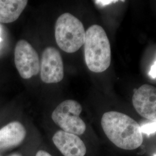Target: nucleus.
<instances>
[{
  "label": "nucleus",
  "mask_w": 156,
  "mask_h": 156,
  "mask_svg": "<svg viewBox=\"0 0 156 156\" xmlns=\"http://www.w3.org/2000/svg\"><path fill=\"white\" fill-rule=\"evenodd\" d=\"M41 78L45 83H56L64 78V66L62 56L55 48L45 49L42 56Z\"/></svg>",
  "instance_id": "obj_6"
},
{
  "label": "nucleus",
  "mask_w": 156,
  "mask_h": 156,
  "mask_svg": "<svg viewBox=\"0 0 156 156\" xmlns=\"http://www.w3.org/2000/svg\"><path fill=\"white\" fill-rule=\"evenodd\" d=\"M82 111L81 105L76 101L67 100L60 103L53 111L51 119L62 130L80 135L86 129V124L79 117Z\"/></svg>",
  "instance_id": "obj_4"
},
{
  "label": "nucleus",
  "mask_w": 156,
  "mask_h": 156,
  "mask_svg": "<svg viewBox=\"0 0 156 156\" xmlns=\"http://www.w3.org/2000/svg\"><path fill=\"white\" fill-rule=\"evenodd\" d=\"M84 59L93 73L104 72L111 62V45L104 29L99 25L90 26L86 31Z\"/></svg>",
  "instance_id": "obj_2"
},
{
  "label": "nucleus",
  "mask_w": 156,
  "mask_h": 156,
  "mask_svg": "<svg viewBox=\"0 0 156 156\" xmlns=\"http://www.w3.org/2000/svg\"><path fill=\"white\" fill-rule=\"evenodd\" d=\"M0 33H1V30H0ZM1 41H2V39H1V37H0V42H1Z\"/></svg>",
  "instance_id": "obj_16"
},
{
  "label": "nucleus",
  "mask_w": 156,
  "mask_h": 156,
  "mask_svg": "<svg viewBox=\"0 0 156 156\" xmlns=\"http://www.w3.org/2000/svg\"><path fill=\"white\" fill-rule=\"evenodd\" d=\"M95 3L98 5L100 6H105L116 3L119 2V1H113V0H100V1H95Z\"/></svg>",
  "instance_id": "obj_12"
},
{
  "label": "nucleus",
  "mask_w": 156,
  "mask_h": 156,
  "mask_svg": "<svg viewBox=\"0 0 156 156\" xmlns=\"http://www.w3.org/2000/svg\"><path fill=\"white\" fill-rule=\"evenodd\" d=\"M141 129L142 133L145 134H150L154 133L156 131V122H151V123L145 124L141 127Z\"/></svg>",
  "instance_id": "obj_11"
},
{
  "label": "nucleus",
  "mask_w": 156,
  "mask_h": 156,
  "mask_svg": "<svg viewBox=\"0 0 156 156\" xmlns=\"http://www.w3.org/2000/svg\"><path fill=\"white\" fill-rule=\"evenodd\" d=\"M133 104L142 117L156 122V87L145 84L134 93Z\"/></svg>",
  "instance_id": "obj_7"
},
{
  "label": "nucleus",
  "mask_w": 156,
  "mask_h": 156,
  "mask_svg": "<svg viewBox=\"0 0 156 156\" xmlns=\"http://www.w3.org/2000/svg\"><path fill=\"white\" fill-rule=\"evenodd\" d=\"M86 31L77 17L69 13L59 17L55 25V38L58 47L68 53L78 51L84 45Z\"/></svg>",
  "instance_id": "obj_3"
},
{
  "label": "nucleus",
  "mask_w": 156,
  "mask_h": 156,
  "mask_svg": "<svg viewBox=\"0 0 156 156\" xmlns=\"http://www.w3.org/2000/svg\"><path fill=\"white\" fill-rule=\"evenodd\" d=\"M15 63L20 76L28 79L39 73V56L37 51L26 40L17 42L15 49Z\"/></svg>",
  "instance_id": "obj_5"
},
{
  "label": "nucleus",
  "mask_w": 156,
  "mask_h": 156,
  "mask_svg": "<svg viewBox=\"0 0 156 156\" xmlns=\"http://www.w3.org/2000/svg\"><path fill=\"white\" fill-rule=\"evenodd\" d=\"M26 136V130L22 123H9L0 129V150L19 145Z\"/></svg>",
  "instance_id": "obj_9"
},
{
  "label": "nucleus",
  "mask_w": 156,
  "mask_h": 156,
  "mask_svg": "<svg viewBox=\"0 0 156 156\" xmlns=\"http://www.w3.org/2000/svg\"></svg>",
  "instance_id": "obj_17"
},
{
  "label": "nucleus",
  "mask_w": 156,
  "mask_h": 156,
  "mask_svg": "<svg viewBox=\"0 0 156 156\" xmlns=\"http://www.w3.org/2000/svg\"><path fill=\"white\" fill-rule=\"evenodd\" d=\"M52 140L64 156H84L86 153V145L76 135L59 130L53 135Z\"/></svg>",
  "instance_id": "obj_8"
},
{
  "label": "nucleus",
  "mask_w": 156,
  "mask_h": 156,
  "mask_svg": "<svg viewBox=\"0 0 156 156\" xmlns=\"http://www.w3.org/2000/svg\"><path fill=\"white\" fill-rule=\"evenodd\" d=\"M26 0H0V22L16 21L27 4Z\"/></svg>",
  "instance_id": "obj_10"
},
{
  "label": "nucleus",
  "mask_w": 156,
  "mask_h": 156,
  "mask_svg": "<svg viewBox=\"0 0 156 156\" xmlns=\"http://www.w3.org/2000/svg\"><path fill=\"white\" fill-rule=\"evenodd\" d=\"M101 123L108 138L120 149L135 150L143 143L140 126L124 113L116 111L106 112L103 115Z\"/></svg>",
  "instance_id": "obj_1"
},
{
  "label": "nucleus",
  "mask_w": 156,
  "mask_h": 156,
  "mask_svg": "<svg viewBox=\"0 0 156 156\" xmlns=\"http://www.w3.org/2000/svg\"><path fill=\"white\" fill-rule=\"evenodd\" d=\"M11 156H20V155H19V154H13V155H12Z\"/></svg>",
  "instance_id": "obj_15"
},
{
  "label": "nucleus",
  "mask_w": 156,
  "mask_h": 156,
  "mask_svg": "<svg viewBox=\"0 0 156 156\" xmlns=\"http://www.w3.org/2000/svg\"><path fill=\"white\" fill-rule=\"evenodd\" d=\"M35 156H52L49 153L44 151H39L36 153Z\"/></svg>",
  "instance_id": "obj_14"
},
{
  "label": "nucleus",
  "mask_w": 156,
  "mask_h": 156,
  "mask_svg": "<svg viewBox=\"0 0 156 156\" xmlns=\"http://www.w3.org/2000/svg\"><path fill=\"white\" fill-rule=\"evenodd\" d=\"M149 75L151 78H156V60L154 64L151 67V71L149 72Z\"/></svg>",
  "instance_id": "obj_13"
}]
</instances>
